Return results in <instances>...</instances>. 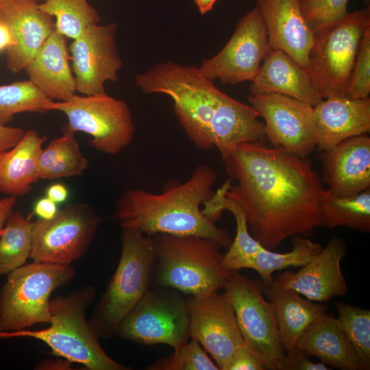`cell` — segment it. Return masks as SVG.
<instances>
[{
  "instance_id": "cell-23",
  "label": "cell",
  "mask_w": 370,
  "mask_h": 370,
  "mask_svg": "<svg viewBox=\"0 0 370 370\" xmlns=\"http://www.w3.org/2000/svg\"><path fill=\"white\" fill-rule=\"evenodd\" d=\"M66 41V37L56 29L25 69L36 87L58 101L68 100L77 91Z\"/></svg>"
},
{
  "instance_id": "cell-31",
  "label": "cell",
  "mask_w": 370,
  "mask_h": 370,
  "mask_svg": "<svg viewBox=\"0 0 370 370\" xmlns=\"http://www.w3.org/2000/svg\"><path fill=\"white\" fill-rule=\"evenodd\" d=\"M292 238L293 247L288 252L276 253L264 247L258 251L251 269L259 273L262 282L267 283L272 281V274L276 271L304 266L323 248L321 244L304 236L296 235Z\"/></svg>"
},
{
  "instance_id": "cell-32",
  "label": "cell",
  "mask_w": 370,
  "mask_h": 370,
  "mask_svg": "<svg viewBox=\"0 0 370 370\" xmlns=\"http://www.w3.org/2000/svg\"><path fill=\"white\" fill-rule=\"evenodd\" d=\"M221 209L230 211L236 224L234 240L223 254L222 266L227 271L251 269L256 256L263 246L251 235L245 213L234 200L225 195L222 199Z\"/></svg>"
},
{
  "instance_id": "cell-44",
  "label": "cell",
  "mask_w": 370,
  "mask_h": 370,
  "mask_svg": "<svg viewBox=\"0 0 370 370\" xmlns=\"http://www.w3.org/2000/svg\"><path fill=\"white\" fill-rule=\"evenodd\" d=\"M47 197L56 204L64 202L69 197V191L67 187L61 183L51 184L47 190Z\"/></svg>"
},
{
  "instance_id": "cell-13",
  "label": "cell",
  "mask_w": 370,
  "mask_h": 370,
  "mask_svg": "<svg viewBox=\"0 0 370 370\" xmlns=\"http://www.w3.org/2000/svg\"><path fill=\"white\" fill-rule=\"evenodd\" d=\"M269 50L266 27L256 6L237 23L224 47L213 57L204 60L199 73L214 82L236 84L252 81Z\"/></svg>"
},
{
  "instance_id": "cell-12",
  "label": "cell",
  "mask_w": 370,
  "mask_h": 370,
  "mask_svg": "<svg viewBox=\"0 0 370 370\" xmlns=\"http://www.w3.org/2000/svg\"><path fill=\"white\" fill-rule=\"evenodd\" d=\"M101 218L88 205L69 204L54 217L33 222L30 258L34 262L70 264L89 248Z\"/></svg>"
},
{
  "instance_id": "cell-15",
  "label": "cell",
  "mask_w": 370,
  "mask_h": 370,
  "mask_svg": "<svg viewBox=\"0 0 370 370\" xmlns=\"http://www.w3.org/2000/svg\"><path fill=\"white\" fill-rule=\"evenodd\" d=\"M190 338L197 341L225 370L236 351L244 343L234 309L225 294L219 291L186 297Z\"/></svg>"
},
{
  "instance_id": "cell-2",
  "label": "cell",
  "mask_w": 370,
  "mask_h": 370,
  "mask_svg": "<svg viewBox=\"0 0 370 370\" xmlns=\"http://www.w3.org/2000/svg\"><path fill=\"white\" fill-rule=\"evenodd\" d=\"M218 174L206 164L197 166L186 182L169 181L161 193L132 188L116 202L113 219L121 227L145 235L166 233L210 238L227 249L231 237L202 213L201 206L213 195Z\"/></svg>"
},
{
  "instance_id": "cell-16",
  "label": "cell",
  "mask_w": 370,
  "mask_h": 370,
  "mask_svg": "<svg viewBox=\"0 0 370 370\" xmlns=\"http://www.w3.org/2000/svg\"><path fill=\"white\" fill-rule=\"evenodd\" d=\"M117 25L90 24L71 43L76 90L84 95L106 94L107 81L119 80L122 61L116 44Z\"/></svg>"
},
{
  "instance_id": "cell-3",
  "label": "cell",
  "mask_w": 370,
  "mask_h": 370,
  "mask_svg": "<svg viewBox=\"0 0 370 370\" xmlns=\"http://www.w3.org/2000/svg\"><path fill=\"white\" fill-rule=\"evenodd\" d=\"M135 84L144 93L171 97L174 113L189 140L200 149L214 147L211 128L223 92L197 67L172 61L157 63L136 75Z\"/></svg>"
},
{
  "instance_id": "cell-14",
  "label": "cell",
  "mask_w": 370,
  "mask_h": 370,
  "mask_svg": "<svg viewBox=\"0 0 370 370\" xmlns=\"http://www.w3.org/2000/svg\"><path fill=\"white\" fill-rule=\"evenodd\" d=\"M250 105L264 120L270 144L292 154L307 157L317 147L314 106L280 94L249 95Z\"/></svg>"
},
{
  "instance_id": "cell-5",
  "label": "cell",
  "mask_w": 370,
  "mask_h": 370,
  "mask_svg": "<svg viewBox=\"0 0 370 370\" xmlns=\"http://www.w3.org/2000/svg\"><path fill=\"white\" fill-rule=\"evenodd\" d=\"M151 236L154 261L151 286L174 288L184 295L223 289L230 271L221 264L222 247L202 236L157 233Z\"/></svg>"
},
{
  "instance_id": "cell-9",
  "label": "cell",
  "mask_w": 370,
  "mask_h": 370,
  "mask_svg": "<svg viewBox=\"0 0 370 370\" xmlns=\"http://www.w3.org/2000/svg\"><path fill=\"white\" fill-rule=\"evenodd\" d=\"M171 288L150 286L114 335L141 345L165 344L177 350L190 338L187 299Z\"/></svg>"
},
{
  "instance_id": "cell-6",
  "label": "cell",
  "mask_w": 370,
  "mask_h": 370,
  "mask_svg": "<svg viewBox=\"0 0 370 370\" xmlns=\"http://www.w3.org/2000/svg\"><path fill=\"white\" fill-rule=\"evenodd\" d=\"M153 261L151 236L122 227L118 266L89 321L99 338L114 336L118 326L150 288Z\"/></svg>"
},
{
  "instance_id": "cell-33",
  "label": "cell",
  "mask_w": 370,
  "mask_h": 370,
  "mask_svg": "<svg viewBox=\"0 0 370 370\" xmlns=\"http://www.w3.org/2000/svg\"><path fill=\"white\" fill-rule=\"evenodd\" d=\"M38 7L56 18L57 31L73 40L87 26L100 21L98 11L87 0H42Z\"/></svg>"
},
{
  "instance_id": "cell-40",
  "label": "cell",
  "mask_w": 370,
  "mask_h": 370,
  "mask_svg": "<svg viewBox=\"0 0 370 370\" xmlns=\"http://www.w3.org/2000/svg\"><path fill=\"white\" fill-rule=\"evenodd\" d=\"M256 355L244 343L234 354L225 370H265Z\"/></svg>"
},
{
  "instance_id": "cell-19",
  "label": "cell",
  "mask_w": 370,
  "mask_h": 370,
  "mask_svg": "<svg viewBox=\"0 0 370 370\" xmlns=\"http://www.w3.org/2000/svg\"><path fill=\"white\" fill-rule=\"evenodd\" d=\"M321 181L332 194L351 196L370 188V137L367 134L347 138L322 151Z\"/></svg>"
},
{
  "instance_id": "cell-1",
  "label": "cell",
  "mask_w": 370,
  "mask_h": 370,
  "mask_svg": "<svg viewBox=\"0 0 370 370\" xmlns=\"http://www.w3.org/2000/svg\"><path fill=\"white\" fill-rule=\"evenodd\" d=\"M222 160L237 182L226 197L242 208L251 235L267 249L321 226L320 199L326 188L307 157L256 141L240 144Z\"/></svg>"
},
{
  "instance_id": "cell-4",
  "label": "cell",
  "mask_w": 370,
  "mask_h": 370,
  "mask_svg": "<svg viewBox=\"0 0 370 370\" xmlns=\"http://www.w3.org/2000/svg\"><path fill=\"white\" fill-rule=\"evenodd\" d=\"M95 288L87 285L49 302L50 325L41 330H22L0 333V338L29 337L44 342L51 354L84 365L88 370H127L103 349L99 337L86 319V311L93 301Z\"/></svg>"
},
{
  "instance_id": "cell-18",
  "label": "cell",
  "mask_w": 370,
  "mask_h": 370,
  "mask_svg": "<svg viewBox=\"0 0 370 370\" xmlns=\"http://www.w3.org/2000/svg\"><path fill=\"white\" fill-rule=\"evenodd\" d=\"M256 6L267 29L269 49L285 52L308 71L314 32L299 0H256Z\"/></svg>"
},
{
  "instance_id": "cell-38",
  "label": "cell",
  "mask_w": 370,
  "mask_h": 370,
  "mask_svg": "<svg viewBox=\"0 0 370 370\" xmlns=\"http://www.w3.org/2000/svg\"><path fill=\"white\" fill-rule=\"evenodd\" d=\"M370 92V28L360 40L353 65L346 97L351 99L369 97Z\"/></svg>"
},
{
  "instance_id": "cell-41",
  "label": "cell",
  "mask_w": 370,
  "mask_h": 370,
  "mask_svg": "<svg viewBox=\"0 0 370 370\" xmlns=\"http://www.w3.org/2000/svg\"><path fill=\"white\" fill-rule=\"evenodd\" d=\"M232 182V178H227L221 186L214 192L212 196L203 204L204 207L201 209L203 214L213 223H216L221 217L223 212L220 208L221 199L228 191Z\"/></svg>"
},
{
  "instance_id": "cell-49",
  "label": "cell",
  "mask_w": 370,
  "mask_h": 370,
  "mask_svg": "<svg viewBox=\"0 0 370 370\" xmlns=\"http://www.w3.org/2000/svg\"><path fill=\"white\" fill-rule=\"evenodd\" d=\"M18 0H0V13Z\"/></svg>"
},
{
  "instance_id": "cell-11",
  "label": "cell",
  "mask_w": 370,
  "mask_h": 370,
  "mask_svg": "<svg viewBox=\"0 0 370 370\" xmlns=\"http://www.w3.org/2000/svg\"><path fill=\"white\" fill-rule=\"evenodd\" d=\"M223 289L245 345L266 369L280 370L285 355L273 309L262 292L261 282L230 271Z\"/></svg>"
},
{
  "instance_id": "cell-26",
  "label": "cell",
  "mask_w": 370,
  "mask_h": 370,
  "mask_svg": "<svg viewBox=\"0 0 370 370\" xmlns=\"http://www.w3.org/2000/svg\"><path fill=\"white\" fill-rule=\"evenodd\" d=\"M257 111L223 93L211 128L212 140L221 159L241 143L262 141L264 125Z\"/></svg>"
},
{
  "instance_id": "cell-45",
  "label": "cell",
  "mask_w": 370,
  "mask_h": 370,
  "mask_svg": "<svg viewBox=\"0 0 370 370\" xmlns=\"http://www.w3.org/2000/svg\"><path fill=\"white\" fill-rule=\"evenodd\" d=\"M16 197L9 196L0 199V234L16 205Z\"/></svg>"
},
{
  "instance_id": "cell-25",
  "label": "cell",
  "mask_w": 370,
  "mask_h": 370,
  "mask_svg": "<svg viewBox=\"0 0 370 370\" xmlns=\"http://www.w3.org/2000/svg\"><path fill=\"white\" fill-rule=\"evenodd\" d=\"M262 292L271 302L279 336L285 352L294 348L306 329L325 313L327 307L304 299L297 291L281 287L275 279L261 281Z\"/></svg>"
},
{
  "instance_id": "cell-17",
  "label": "cell",
  "mask_w": 370,
  "mask_h": 370,
  "mask_svg": "<svg viewBox=\"0 0 370 370\" xmlns=\"http://www.w3.org/2000/svg\"><path fill=\"white\" fill-rule=\"evenodd\" d=\"M346 254L345 242L334 236L297 272L285 271L275 280L281 287L293 289L313 301L327 302L344 296L348 288L341 263Z\"/></svg>"
},
{
  "instance_id": "cell-29",
  "label": "cell",
  "mask_w": 370,
  "mask_h": 370,
  "mask_svg": "<svg viewBox=\"0 0 370 370\" xmlns=\"http://www.w3.org/2000/svg\"><path fill=\"white\" fill-rule=\"evenodd\" d=\"M321 225L328 228L346 227L363 232H370V188L358 194L340 197L327 188L319 204Z\"/></svg>"
},
{
  "instance_id": "cell-10",
  "label": "cell",
  "mask_w": 370,
  "mask_h": 370,
  "mask_svg": "<svg viewBox=\"0 0 370 370\" xmlns=\"http://www.w3.org/2000/svg\"><path fill=\"white\" fill-rule=\"evenodd\" d=\"M45 109L63 112L68 119L64 126L91 136L90 144L99 151L116 155L132 142L135 126L129 106L107 93L75 94L65 101L51 100Z\"/></svg>"
},
{
  "instance_id": "cell-28",
  "label": "cell",
  "mask_w": 370,
  "mask_h": 370,
  "mask_svg": "<svg viewBox=\"0 0 370 370\" xmlns=\"http://www.w3.org/2000/svg\"><path fill=\"white\" fill-rule=\"evenodd\" d=\"M62 132L61 136L53 139L42 149L38 160L39 180L80 176L89 164L80 150L75 132L64 125Z\"/></svg>"
},
{
  "instance_id": "cell-20",
  "label": "cell",
  "mask_w": 370,
  "mask_h": 370,
  "mask_svg": "<svg viewBox=\"0 0 370 370\" xmlns=\"http://www.w3.org/2000/svg\"><path fill=\"white\" fill-rule=\"evenodd\" d=\"M14 43L7 49L6 66L16 74L27 67L56 29L53 17L42 11L36 0H18L0 13Z\"/></svg>"
},
{
  "instance_id": "cell-7",
  "label": "cell",
  "mask_w": 370,
  "mask_h": 370,
  "mask_svg": "<svg viewBox=\"0 0 370 370\" xmlns=\"http://www.w3.org/2000/svg\"><path fill=\"white\" fill-rule=\"evenodd\" d=\"M70 264L34 262L7 274L0 290V333L49 323L50 296L75 277Z\"/></svg>"
},
{
  "instance_id": "cell-37",
  "label": "cell",
  "mask_w": 370,
  "mask_h": 370,
  "mask_svg": "<svg viewBox=\"0 0 370 370\" xmlns=\"http://www.w3.org/2000/svg\"><path fill=\"white\" fill-rule=\"evenodd\" d=\"M348 0H299L302 14L315 32L347 13Z\"/></svg>"
},
{
  "instance_id": "cell-22",
  "label": "cell",
  "mask_w": 370,
  "mask_h": 370,
  "mask_svg": "<svg viewBox=\"0 0 370 370\" xmlns=\"http://www.w3.org/2000/svg\"><path fill=\"white\" fill-rule=\"evenodd\" d=\"M250 95L280 94L317 106L319 95L308 71L285 52L269 49L252 79Z\"/></svg>"
},
{
  "instance_id": "cell-34",
  "label": "cell",
  "mask_w": 370,
  "mask_h": 370,
  "mask_svg": "<svg viewBox=\"0 0 370 370\" xmlns=\"http://www.w3.org/2000/svg\"><path fill=\"white\" fill-rule=\"evenodd\" d=\"M51 100L29 79L0 86V124L6 125L16 114L47 112L45 106Z\"/></svg>"
},
{
  "instance_id": "cell-48",
  "label": "cell",
  "mask_w": 370,
  "mask_h": 370,
  "mask_svg": "<svg viewBox=\"0 0 370 370\" xmlns=\"http://www.w3.org/2000/svg\"><path fill=\"white\" fill-rule=\"evenodd\" d=\"M217 0H195L201 14H206L212 10Z\"/></svg>"
},
{
  "instance_id": "cell-36",
  "label": "cell",
  "mask_w": 370,
  "mask_h": 370,
  "mask_svg": "<svg viewBox=\"0 0 370 370\" xmlns=\"http://www.w3.org/2000/svg\"><path fill=\"white\" fill-rule=\"evenodd\" d=\"M147 370H219L195 339L190 338L174 353L161 358Z\"/></svg>"
},
{
  "instance_id": "cell-21",
  "label": "cell",
  "mask_w": 370,
  "mask_h": 370,
  "mask_svg": "<svg viewBox=\"0 0 370 370\" xmlns=\"http://www.w3.org/2000/svg\"><path fill=\"white\" fill-rule=\"evenodd\" d=\"M319 151L333 148L350 137L370 130V99L331 97L314 106Z\"/></svg>"
},
{
  "instance_id": "cell-27",
  "label": "cell",
  "mask_w": 370,
  "mask_h": 370,
  "mask_svg": "<svg viewBox=\"0 0 370 370\" xmlns=\"http://www.w3.org/2000/svg\"><path fill=\"white\" fill-rule=\"evenodd\" d=\"M47 140L29 130L12 148L0 154V193L16 197L31 189L39 180L38 160Z\"/></svg>"
},
{
  "instance_id": "cell-47",
  "label": "cell",
  "mask_w": 370,
  "mask_h": 370,
  "mask_svg": "<svg viewBox=\"0 0 370 370\" xmlns=\"http://www.w3.org/2000/svg\"><path fill=\"white\" fill-rule=\"evenodd\" d=\"M14 43L9 27L0 19V53L6 51Z\"/></svg>"
},
{
  "instance_id": "cell-43",
  "label": "cell",
  "mask_w": 370,
  "mask_h": 370,
  "mask_svg": "<svg viewBox=\"0 0 370 370\" xmlns=\"http://www.w3.org/2000/svg\"><path fill=\"white\" fill-rule=\"evenodd\" d=\"M58 210L57 204L47 196L38 199L34 208V213L38 219L45 220L54 217Z\"/></svg>"
},
{
  "instance_id": "cell-30",
  "label": "cell",
  "mask_w": 370,
  "mask_h": 370,
  "mask_svg": "<svg viewBox=\"0 0 370 370\" xmlns=\"http://www.w3.org/2000/svg\"><path fill=\"white\" fill-rule=\"evenodd\" d=\"M33 221L13 212L0 234V276L23 265L30 258Z\"/></svg>"
},
{
  "instance_id": "cell-42",
  "label": "cell",
  "mask_w": 370,
  "mask_h": 370,
  "mask_svg": "<svg viewBox=\"0 0 370 370\" xmlns=\"http://www.w3.org/2000/svg\"><path fill=\"white\" fill-rule=\"evenodd\" d=\"M23 128L0 124V154L12 148L25 134Z\"/></svg>"
},
{
  "instance_id": "cell-35",
  "label": "cell",
  "mask_w": 370,
  "mask_h": 370,
  "mask_svg": "<svg viewBox=\"0 0 370 370\" xmlns=\"http://www.w3.org/2000/svg\"><path fill=\"white\" fill-rule=\"evenodd\" d=\"M337 322L356 350L365 370L370 369V310L344 302L334 303Z\"/></svg>"
},
{
  "instance_id": "cell-24",
  "label": "cell",
  "mask_w": 370,
  "mask_h": 370,
  "mask_svg": "<svg viewBox=\"0 0 370 370\" xmlns=\"http://www.w3.org/2000/svg\"><path fill=\"white\" fill-rule=\"evenodd\" d=\"M295 347L332 367L341 370H365L336 318L326 312L306 329Z\"/></svg>"
},
{
  "instance_id": "cell-39",
  "label": "cell",
  "mask_w": 370,
  "mask_h": 370,
  "mask_svg": "<svg viewBox=\"0 0 370 370\" xmlns=\"http://www.w3.org/2000/svg\"><path fill=\"white\" fill-rule=\"evenodd\" d=\"M325 363L314 362L309 356L297 347L285 352L280 370H329Z\"/></svg>"
},
{
  "instance_id": "cell-46",
  "label": "cell",
  "mask_w": 370,
  "mask_h": 370,
  "mask_svg": "<svg viewBox=\"0 0 370 370\" xmlns=\"http://www.w3.org/2000/svg\"><path fill=\"white\" fill-rule=\"evenodd\" d=\"M71 362L66 360L58 359L57 360H45L39 362L35 367V369L40 370H68L71 368Z\"/></svg>"
},
{
  "instance_id": "cell-50",
  "label": "cell",
  "mask_w": 370,
  "mask_h": 370,
  "mask_svg": "<svg viewBox=\"0 0 370 370\" xmlns=\"http://www.w3.org/2000/svg\"><path fill=\"white\" fill-rule=\"evenodd\" d=\"M367 1L369 3V0H367Z\"/></svg>"
},
{
  "instance_id": "cell-8",
  "label": "cell",
  "mask_w": 370,
  "mask_h": 370,
  "mask_svg": "<svg viewBox=\"0 0 370 370\" xmlns=\"http://www.w3.org/2000/svg\"><path fill=\"white\" fill-rule=\"evenodd\" d=\"M369 28L368 5L314 32L308 72L323 99L346 97L359 45Z\"/></svg>"
}]
</instances>
